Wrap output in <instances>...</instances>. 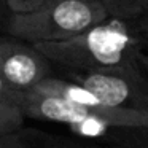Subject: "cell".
I'll return each instance as SVG.
<instances>
[{
  "label": "cell",
  "instance_id": "3957f363",
  "mask_svg": "<svg viewBox=\"0 0 148 148\" xmlns=\"http://www.w3.org/2000/svg\"><path fill=\"white\" fill-rule=\"evenodd\" d=\"M19 108L29 118L70 126L81 135H100L115 129L148 131V112L113 107L96 110L34 91L23 92Z\"/></svg>",
  "mask_w": 148,
  "mask_h": 148
},
{
  "label": "cell",
  "instance_id": "8992f818",
  "mask_svg": "<svg viewBox=\"0 0 148 148\" xmlns=\"http://www.w3.org/2000/svg\"><path fill=\"white\" fill-rule=\"evenodd\" d=\"M108 13V18L145 23L148 21V0H99Z\"/></svg>",
  "mask_w": 148,
  "mask_h": 148
},
{
  "label": "cell",
  "instance_id": "4fadbf2b",
  "mask_svg": "<svg viewBox=\"0 0 148 148\" xmlns=\"http://www.w3.org/2000/svg\"><path fill=\"white\" fill-rule=\"evenodd\" d=\"M0 148H14V147H11V145H3V143H0Z\"/></svg>",
  "mask_w": 148,
  "mask_h": 148
},
{
  "label": "cell",
  "instance_id": "7a4b0ae2",
  "mask_svg": "<svg viewBox=\"0 0 148 148\" xmlns=\"http://www.w3.org/2000/svg\"><path fill=\"white\" fill-rule=\"evenodd\" d=\"M107 19L99 0H64L32 13H13L7 34L30 45L64 42Z\"/></svg>",
  "mask_w": 148,
  "mask_h": 148
},
{
  "label": "cell",
  "instance_id": "52a82bcc",
  "mask_svg": "<svg viewBox=\"0 0 148 148\" xmlns=\"http://www.w3.org/2000/svg\"><path fill=\"white\" fill-rule=\"evenodd\" d=\"M26 115L19 105L0 100V135H8L23 127Z\"/></svg>",
  "mask_w": 148,
  "mask_h": 148
},
{
  "label": "cell",
  "instance_id": "8fae6325",
  "mask_svg": "<svg viewBox=\"0 0 148 148\" xmlns=\"http://www.w3.org/2000/svg\"><path fill=\"white\" fill-rule=\"evenodd\" d=\"M64 148H112V147H100V145H78V143H72L69 145V147H64ZM148 148V147H145Z\"/></svg>",
  "mask_w": 148,
  "mask_h": 148
},
{
  "label": "cell",
  "instance_id": "6da1fadb",
  "mask_svg": "<svg viewBox=\"0 0 148 148\" xmlns=\"http://www.w3.org/2000/svg\"><path fill=\"white\" fill-rule=\"evenodd\" d=\"M51 64L67 72L132 70L148 77L143 23L108 18L86 32L64 42L34 45Z\"/></svg>",
  "mask_w": 148,
  "mask_h": 148
},
{
  "label": "cell",
  "instance_id": "9c48e42d",
  "mask_svg": "<svg viewBox=\"0 0 148 148\" xmlns=\"http://www.w3.org/2000/svg\"><path fill=\"white\" fill-rule=\"evenodd\" d=\"M21 97H23V92H16L11 88H8L5 84V81L0 78V100H7V102L16 103L19 105L21 103Z\"/></svg>",
  "mask_w": 148,
  "mask_h": 148
},
{
  "label": "cell",
  "instance_id": "7c38bea8",
  "mask_svg": "<svg viewBox=\"0 0 148 148\" xmlns=\"http://www.w3.org/2000/svg\"><path fill=\"white\" fill-rule=\"evenodd\" d=\"M143 27H145V34H147V38H148V21L143 23Z\"/></svg>",
  "mask_w": 148,
  "mask_h": 148
},
{
  "label": "cell",
  "instance_id": "277c9868",
  "mask_svg": "<svg viewBox=\"0 0 148 148\" xmlns=\"http://www.w3.org/2000/svg\"><path fill=\"white\" fill-rule=\"evenodd\" d=\"M67 72V70H65ZM70 80L113 108L148 112V77L132 70L67 72Z\"/></svg>",
  "mask_w": 148,
  "mask_h": 148
},
{
  "label": "cell",
  "instance_id": "30bf717a",
  "mask_svg": "<svg viewBox=\"0 0 148 148\" xmlns=\"http://www.w3.org/2000/svg\"><path fill=\"white\" fill-rule=\"evenodd\" d=\"M11 14H13V11L8 5V0H0V34H7Z\"/></svg>",
  "mask_w": 148,
  "mask_h": 148
},
{
  "label": "cell",
  "instance_id": "5b68a950",
  "mask_svg": "<svg viewBox=\"0 0 148 148\" xmlns=\"http://www.w3.org/2000/svg\"><path fill=\"white\" fill-rule=\"evenodd\" d=\"M51 62L30 43L0 34V78L16 92H27L53 77Z\"/></svg>",
  "mask_w": 148,
  "mask_h": 148
},
{
  "label": "cell",
  "instance_id": "ba28073f",
  "mask_svg": "<svg viewBox=\"0 0 148 148\" xmlns=\"http://www.w3.org/2000/svg\"><path fill=\"white\" fill-rule=\"evenodd\" d=\"M58 2H64V0H8V5L13 13H32Z\"/></svg>",
  "mask_w": 148,
  "mask_h": 148
}]
</instances>
